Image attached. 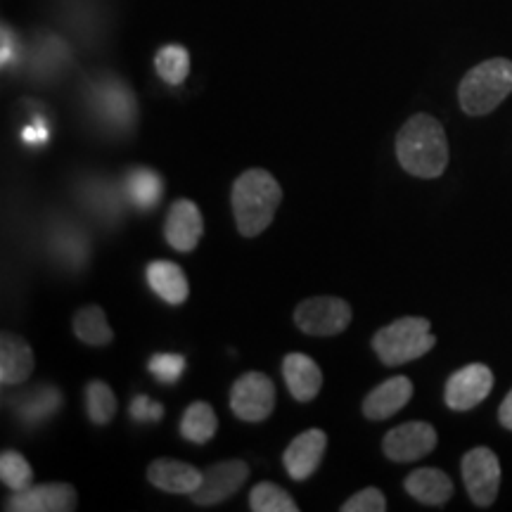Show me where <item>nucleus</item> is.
Segmentation results:
<instances>
[{
    "instance_id": "obj_16",
    "label": "nucleus",
    "mask_w": 512,
    "mask_h": 512,
    "mask_svg": "<svg viewBox=\"0 0 512 512\" xmlns=\"http://www.w3.org/2000/svg\"><path fill=\"white\" fill-rule=\"evenodd\" d=\"M34 373V351L15 332H3L0 337V382L5 387L24 384Z\"/></svg>"
},
{
    "instance_id": "obj_32",
    "label": "nucleus",
    "mask_w": 512,
    "mask_h": 512,
    "mask_svg": "<svg viewBox=\"0 0 512 512\" xmlns=\"http://www.w3.org/2000/svg\"><path fill=\"white\" fill-rule=\"evenodd\" d=\"M48 136H50V131L43 121H36V124L24 128V140H27L29 145H43L48 140Z\"/></svg>"
},
{
    "instance_id": "obj_5",
    "label": "nucleus",
    "mask_w": 512,
    "mask_h": 512,
    "mask_svg": "<svg viewBox=\"0 0 512 512\" xmlns=\"http://www.w3.org/2000/svg\"><path fill=\"white\" fill-rule=\"evenodd\" d=\"M354 311L342 297H311L294 309V325L313 337L342 335L351 325Z\"/></svg>"
},
{
    "instance_id": "obj_18",
    "label": "nucleus",
    "mask_w": 512,
    "mask_h": 512,
    "mask_svg": "<svg viewBox=\"0 0 512 512\" xmlns=\"http://www.w3.org/2000/svg\"><path fill=\"white\" fill-rule=\"evenodd\" d=\"M147 283H150L152 292L166 304L181 306L188 302L190 285L185 278V271L174 261H152L147 266Z\"/></svg>"
},
{
    "instance_id": "obj_7",
    "label": "nucleus",
    "mask_w": 512,
    "mask_h": 512,
    "mask_svg": "<svg viewBox=\"0 0 512 512\" xmlns=\"http://www.w3.org/2000/svg\"><path fill=\"white\" fill-rule=\"evenodd\" d=\"M230 408L242 422H264L275 408V384L271 377L259 370L238 377L230 389Z\"/></svg>"
},
{
    "instance_id": "obj_9",
    "label": "nucleus",
    "mask_w": 512,
    "mask_h": 512,
    "mask_svg": "<svg viewBox=\"0 0 512 512\" xmlns=\"http://www.w3.org/2000/svg\"><path fill=\"white\" fill-rule=\"evenodd\" d=\"M494 389V373L484 363H472L448 377L444 401L451 411H472Z\"/></svg>"
},
{
    "instance_id": "obj_29",
    "label": "nucleus",
    "mask_w": 512,
    "mask_h": 512,
    "mask_svg": "<svg viewBox=\"0 0 512 512\" xmlns=\"http://www.w3.org/2000/svg\"><path fill=\"white\" fill-rule=\"evenodd\" d=\"M185 358L181 354H155L150 358V373L164 384H176L181 380Z\"/></svg>"
},
{
    "instance_id": "obj_11",
    "label": "nucleus",
    "mask_w": 512,
    "mask_h": 512,
    "mask_svg": "<svg viewBox=\"0 0 512 512\" xmlns=\"http://www.w3.org/2000/svg\"><path fill=\"white\" fill-rule=\"evenodd\" d=\"M79 505V496L72 484L50 482L15 491L8 503L12 512H72Z\"/></svg>"
},
{
    "instance_id": "obj_25",
    "label": "nucleus",
    "mask_w": 512,
    "mask_h": 512,
    "mask_svg": "<svg viewBox=\"0 0 512 512\" xmlns=\"http://www.w3.org/2000/svg\"><path fill=\"white\" fill-rule=\"evenodd\" d=\"M155 67H157V74L162 76V81L169 83V86H181L190 74L188 50L183 46H176V43L159 48L155 57Z\"/></svg>"
},
{
    "instance_id": "obj_24",
    "label": "nucleus",
    "mask_w": 512,
    "mask_h": 512,
    "mask_svg": "<svg viewBox=\"0 0 512 512\" xmlns=\"http://www.w3.org/2000/svg\"><path fill=\"white\" fill-rule=\"evenodd\" d=\"M126 195L136 207L150 209L162 200L164 195V183L155 171L150 169H133L126 176Z\"/></svg>"
},
{
    "instance_id": "obj_19",
    "label": "nucleus",
    "mask_w": 512,
    "mask_h": 512,
    "mask_svg": "<svg viewBox=\"0 0 512 512\" xmlns=\"http://www.w3.org/2000/svg\"><path fill=\"white\" fill-rule=\"evenodd\" d=\"M406 491L422 505H444L453 496V482L437 467H420L406 477Z\"/></svg>"
},
{
    "instance_id": "obj_3",
    "label": "nucleus",
    "mask_w": 512,
    "mask_h": 512,
    "mask_svg": "<svg viewBox=\"0 0 512 512\" xmlns=\"http://www.w3.org/2000/svg\"><path fill=\"white\" fill-rule=\"evenodd\" d=\"M512 93V60L494 57L479 62L463 76L458 86V100L465 114L484 117L491 114Z\"/></svg>"
},
{
    "instance_id": "obj_31",
    "label": "nucleus",
    "mask_w": 512,
    "mask_h": 512,
    "mask_svg": "<svg viewBox=\"0 0 512 512\" xmlns=\"http://www.w3.org/2000/svg\"><path fill=\"white\" fill-rule=\"evenodd\" d=\"M131 415L138 422H155V420H162L164 408L159 406V403H152L147 396H138V399L131 403Z\"/></svg>"
},
{
    "instance_id": "obj_15",
    "label": "nucleus",
    "mask_w": 512,
    "mask_h": 512,
    "mask_svg": "<svg viewBox=\"0 0 512 512\" xmlns=\"http://www.w3.org/2000/svg\"><path fill=\"white\" fill-rule=\"evenodd\" d=\"M204 472L197 470L195 465L181 463V460L157 458L147 467V479L157 489L169 491V494H192L200 489Z\"/></svg>"
},
{
    "instance_id": "obj_4",
    "label": "nucleus",
    "mask_w": 512,
    "mask_h": 512,
    "mask_svg": "<svg viewBox=\"0 0 512 512\" xmlns=\"http://www.w3.org/2000/svg\"><path fill=\"white\" fill-rule=\"evenodd\" d=\"M437 337L432 335V325L427 318L406 316L384 325L375 332L373 349L384 366L396 368L411 363L434 349Z\"/></svg>"
},
{
    "instance_id": "obj_33",
    "label": "nucleus",
    "mask_w": 512,
    "mask_h": 512,
    "mask_svg": "<svg viewBox=\"0 0 512 512\" xmlns=\"http://www.w3.org/2000/svg\"><path fill=\"white\" fill-rule=\"evenodd\" d=\"M498 420H501V425L505 430H512V389L510 394L505 396L501 408H498Z\"/></svg>"
},
{
    "instance_id": "obj_6",
    "label": "nucleus",
    "mask_w": 512,
    "mask_h": 512,
    "mask_svg": "<svg viewBox=\"0 0 512 512\" xmlns=\"http://www.w3.org/2000/svg\"><path fill=\"white\" fill-rule=\"evenodd\" d=\"M463 479L472 503L479 508H491L501 489V463L491 448L477 446L463 456Z\"/></svg>"
},
{
    "instance_id": "obj_14",
    "label": "nucleus",
    "mask_w": 512,
    "mask_h": 512,
    "mask_svg": "<svg viewBox=\"0 0 512 512\" xmlns=\"http://www.w3.org/2000/svg\"><path fill=\"white\" fill-rule=\"evenodd\" d=\"M413 399V382L406 375H396L370 389L363 399V415L368 420H389Z\"/></svg>"
},
{
    "instance_id": "obj_20",
    "label": "nucleus",
    "mask_w": 512,
    "mask_h": 512,
    "mask_svg": "<svg viewBox=\"0 0 512 512\" xmlns=\"http://www.w3.org/2000/svg\"><path fill=\"white\" fill-rule=\"evenodd\" d=\"M98 105L102 117L112 126H131L136 121V98L126 83H102L98 91Z\"/></svg>"
},
{
    "instance_id": "obj_22",
    "label": "nucleus",
    "mask_w": 512,
    "mask_h": 512,
    "mask_svg": "<svg viewBox=\"0 0 512 512\" xmlns=\"http://www.w3.org/2000/svg\"><path fill=\"white\" fill-rule=\"evenodd\" d=\"M74 335L88 347H107L114 339V332L107 323V313L100 306H86L72 320Z\"/></svg>"
},
{
    "instance_id": "obj_2",
    "label": "nucleus",
    "mask_w": 512,
    "mask_h": 512,
    "mask_svg": "<svg viewBox=\"0 0 512 512\" xmlns=\"http://www.w3.org/2000/svg\"><path fill=\"white\" fill-rule=\"evenodd\" d=\"M283 202V188L264 169H249L233 183V216L242 238H256L271 226Z\"/></svg>"
},
{
    "instance_id": "obj_21",
    "label": "nucleus",
    "mask_w": 512,
    "mask_h": 512,
    "mask_svg": "<svg viewBox=\"0 0 512 512\" xmlns=\"http://www.w3.org/2000/svg\"><path fill=\"white\" fill-rule=\"evenodd\" d=\"M62 406V394L57 392V387H36L34 392L19 396L15 408L17 415L22 418L27 425H38V422L48 420L50 415L57 413V408Z\"/></svg>"
},
{
    "instance_id": "obj_23",
    "label": "nucleus",
    "mask_w": 512,
    "mask_h": 512,
    "mask_svg": "<svg viewBox=\"0 0 512 512\" xmlns=\"http://www.w3.org/2000/svg\"><path fill=\"white\" fill-rule=\"evenodd\" d=\"M216 427H219V420H216L214 408L207 401H197L185 408L181 418V437L190 444H207L214 439Z\"/></svg>"
},
{
    "instance_id": "obj_17",
    "label": "nucleus",
    "mask_w": 512,
    "mask_h": 512,
    "mask_svg": "<svg viewBox=\"0 0 512 512\" xmlns=\"http://www.w3.org/2000/svg\"><path fill=\"white\" fill-rule=\"evenodd\" d=\"M283 377L290 394L299 403L313 401L323 387V373H320L318 363L311 356L299 354V351L283 358Z\"/></svg>"
},
{
    "instance_id": "obj_12",
    "label": "nucleus",
    "mask_w": 512,
    "mask_h": 512,
    "mask_svg": "<svg viewBox=\"0 0 512 512\" xmlns=\"http://www.w3.org/2000/svg\"><path fill=\"white\" fill-rule=\"evenodd\" d=\"M204 233L202 211L192 200H176L171 204L164 223V238L176 252L188 254L200 245Z\"/></svg>"
},
{
    "instance_id": "obj_26",
    "label": "nucleus",
    "mask_w": 512,
    "mask_h": 512,
    "mask_svg": "<svg viewBox=\"0 0 512 512\" xmlns=\"http://www.w3.org/2000/svg\"><path fill=\"white\" fill-rule=\"evenodd\" d=\"M86 411L93 425H107L117 413V396L110 384L93 380L86 387Z\"/></svg>"
},
{
    "instance_id": "obj_1",
    "label": "nucleus",
    "mask_w": 512,
    "mask_h": 512,
    "mask_svg": "<svg viewBox=\"0 0 512 512\" xmlns=\"http://www.w3.org/2000/svg\"><path fill=\"white\" fill-rule=\"evenodd\" d=\"M396 157L403 171L415 178H439L448 166L444 126L430 114H415L396 136Z\"/></svg>"
},
{
    "instance_id": "obj_13",
    "label": "nucleus",
    "mask_w": 512,
    "mask_h": 512,
    "mask_svg": "<svg viewBox=\"0 0 512 512\" xmlns=\"http://www.w3.org/2000/svg\"><path fill=\"white\" fill-rule=\"evenodd\" d=\"M325 448H328V434L323 430H306L290 441V446L285 448L283 463L287 475L294 482H306L313 477V472L318 470L320 460L325 456Z\"/></svg>"
},
{
    "instance_id": "obj_8",
    "label": "nucleus",
    "mask_w": 512,
    "mask_h": 512,
    "mask_svg": "<svg viewBox=\"0 0 512 512\" xmlns=\"http://www.w3.org/2000/svg\"><path fill=\"white\" fill-rule=\"evenodd\" d=\"M437 448V430L430 422H403L384 434L382 451L392 463H415Z\"/></svg>"
},
{
    "instance_id": "obj_30",
    "label": "nucleus",
    "mask_w": 512,
    "mask_h": 512,
    "mask_svg": "<svg viewBox=\"0 0 512 512\" xmlns=\"http://www.w3.org/2000/svg\"><path fill=\"white\" fill-rule=\"evenodd\" d=\"M339 510L342 512H384L387 510V498H384L380 489L368 486V489L358 491L356 496H351Z\"/></svg>"
},
{
    "instance_id": "obj_10",
    "label": "nucleus",
    "mask_w": 512,
    "mask_h": 512,
    "mask_svg": "<svg viewBox=\"0 0 512 512\" xmlns=\"http://www.w3.org/2000/svg\"><path fill=\"white\" fill-rule=\"evenodd\" d=\"M249 479V465L245 460H223V463L211 465L204 472L200 489L192 491V503L200 508H209V505H219L235 496Z\"/></svg>"
},
{
    "instance_id": "obj_28",
    "label": "nucleus",
    "mask_w": 512,
    "mask_h": 512,
    "mask_svg": "<svg viewBox=\"0 0 512 512\" xmlns=\"http://www.w3.org/2000/svg\"><path fill=\"white\" fill-rule=\"evenodd\" d=\"M0 479L10 491H24L34 482V470L29 460L17 451H3L0 456Z\"/></svg>"
},
{
    "instance_id": "obj_27",
    "label": "nucleus",
    "mask_w": 512,
    "mask_h": 512,
    "mask_svg": "<svg viewBox=\"0 0 512 512\" xmlns=\"http://www.w3.org/2000/svg\"><path fill=\"white\" fill-rule=\"evenodd\" d=\"M249 508L254 512H297L299 505L285 489L271 482H261L249 494Z\"/></svg>"
}]
</instances>
